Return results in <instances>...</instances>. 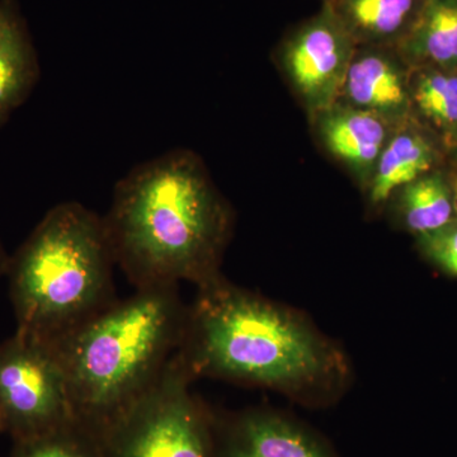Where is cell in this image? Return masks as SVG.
Instances as JSON below:
<instances>
[{
	"label": "cell",
	"mask_w": 457,
	"mask_h": 457,
	"mask_svg": "<svg viewBox=\"0 0 457 457\" xmlns=\"http://www.w3.org/2000/svg\"><path fill=\"white\" fill-rule=\"evenodd\" d=\"M102 219L114 263L135 290L180 281L201 287L220 278L231 212L192 150L132 168L114 186Z\"/></svg>",
	"instance_id": "cell-1"
},
{
	"label": "cell",
	"mask_w": 457,
	"mask_h": 457,
	"mask_svg": "<svg viewBox=\"0 0 457 457\" xmlns=\"http://www.w3.org/2000/svg\"><path fill=\"white\" fill-rule=\"evenodd\" d=\"M187 311L179 286L137 288L53 343L75 422L98 438L145 395L179 350Z\"/></svg>",
	"instance_id": "cell-2"
},
{
	"label": "cell",
	"mask_w": 457,
	"mask_h": 457,
	"mask_svg": "<svg viewBox=\"0 0 457 457\" xmlns=\"http://www.w3.org/2000/svg\"><path fill=\"white\" fill-rule=\"evenodd\" d=\"M104 219L82 204L54 206L9 258L16 332L55 343L114 300Z\"/></svg>",
	"instance_id": "cell-3"
},
{
	"label": "cell",
	"mask_w": 457,
	"mask_h": 457,
	"mask_svg": "<svg viewBox=\"0 0 457 457\" xmlns=\"http://www.w3.org/2000/svg\"><path fill=\"white\" fill-rule=\"evenodd\" d=\"M192 378L293 386L326 370L327 353L311 330L254 295L224 284L201 286L188 308L179 350Z\"/></svg>",
	"instance_id": "cell-4"
},
{
	"label": "cell",
	"mask_w": 457,
	"mask_h": 457,
	"mask_svg": "<svg viewBox=\"0 0 457 457\" xmlns=\"http://www.w3.org/2000/svg\"><path fill=\"white\" fill-rule=\"evenodd\" d=\"M179 352L154 386L98 436L104 457H212V417Z\"/></svg>",
	"instance_id": "cell-5"
},
{
	"label": "cell",
	"mask_w": 457,
	"mask_h": 457,
	"mask_svg": "<svg viewBox=\"0 0 457 457\" xmlns=\"http://www.w3.org/2000/svg\"><path fill=\"white\" fill-rule=\"evenodd\" d=\"M0 420L13 442L74 422L64 368L53 343L18 332L0 343Z\"/></svg>",
	"instance_id": "cell-6"
},
{
	"label": "cell",
	"mask_w": 457,
	"mask_h": 457,
	"mask_svg": "<svg viewBox=\"0 0 457 457\" xmlns=\"http://www.w3.org/2000/svg\"><path fill=\"white\" fill-rule=\"evenodd\" d=\"M356 49L326 4L281 42L279 65L309 116L339 101Z\"/></svg>",
	"instance_id": "cell-7"
},
{
	"label": "cell",
	"mask_w": 457,
	"mask_h": 457,
	"mask_svg": "<svg viewBox=\"0 0 457 457\" xmlns=\"http://www.w3.org/2000/svg\"><path fill=\"white\" fill-rule=\"evenodd\" d=\"M212 457H335L315 433L290 418L246 411L212 418Z\"/></svg>",
	"instance_id": "cell-8"
},
{
	"label": "cell",
	"mask_w": 457,
	"mask_h": 457,
	"mask_svg": "<svg viewBox=\"0 0 457 457\" xmlns=\"http://www.w3.org/2000/svg\"><path fill=\"white\" fill-rule=\"evenodd\" d=\"M409 75L395 47H357L338 102L400 125L411 119Z\"/></svg>",
	"instance_id": "cell-9"
},
{
	"label": "cell",
	"mask_w": 457,
	"mask_h": 457,
	"mask_svg": "<svg viewBox=\"0 0 457 457\" xmlns=\"http://www.w3.org/2000/svg\"><path fill=\"white\" fill-rule=\"evenodd\" d=\"M311 120L328 154L345 165L363 188H368L378 158L399 125L343 102L312 114Z\"/></svg>",
	"instance_id": "cell-10"
},
{
	"label": "cell",
	"mask_w": 457,
	"mask_h": 457,
	"mask_svg": "<svg viewBox=\"0 0 457 457\" xmlns=\"http://www.w3.org/2000/svg\"><path fill=\"white\" fill-rule=\"evenodd\" d=\"M40 78L37 53L17 0H0V128Z\"/></svg>",
	"instance_id": "cell-11"
},
{
	"label": "cell",
	"mask_w": 457,
	"mask_h": 457,
	"mask_svg": "<svg viewBox=\"0 0 457 457\" xmlns=\"http://www.w3.org/2000/svg\"><path fill=\"white\" fill-rule=\"evenodd\" d=\"M426 0H326L357 47H396L416 23Z\"/></svg>",
	"instance_id": "cell-12"
},
{
	"label": "cell",
	"mask_w": 457,
	"mask_h": 457,
	"mask_svg": "<svg viewBox=\"0 0 457 457\" xmlns=\"http://www.w3.org/2000/svg\"><path fill=\"white\" fill-rule=\"evenodd\" d=\"M411 119L400 123L387 141L370 180V201L374 204L389 200L395 192L433 170L437 152Z\"/></svg>",
	"instance_id": "cell-13"
},
{
	"label": "cell",
	"mask_w": 457,
	"mask_h": 457,
	"mask_svg": "<svg viewBox=\"0 0 457 457\" xmlns=\"http://www.w3.org/2000/svg\"><path fill=\"white\" fill-rule=\"evenodd\" d=\"M395 50L411 68L457 71V0H426L416 23Z\"/></svg>",
	"instance_id": "cell-14"
},
{
	"label": "cell",
	"mask_w": 457,
	"mask_h": 457,
	"mask_svg": "<svg viewBox=\"0 0 457 457\" xmlns=\"http://www.w3.org/2000/svg\"><path fill=\"white\" fill-rule=\"evenodd\" d=\"M398 192L400 212L417 236L437 230L455 218L453 185L438 171H429Z\"/></svg>",
	"instance_id": "cell-15"
},
{
	"label": "cell",
	"mask_w": 457,
	"mask_h": 457,
	"mask_svg": "<svg viewBox=\"0 0 457 457\" xmlns=\"http://www.w3.org/2000/svg\"><path fill=\"white\" fill-rule=\"evenodd\" d=\"M409 75L411 106L455 139L457 134V71L431 66L411 68Z\"/></svg>",
	"instance_id": "cell-16"
},
{
	"label": "cell",
	"mask_w": 457,
	"mask_h": 457,
	"mask_svg": "<svg viewBox=\"0 0 457 457\" xmlns=\"http://www.w3.org/2000/svg\"><path fill=\"white\" fill-rule=\"evenodd\" d=\"M11 457L104 456L98 438L74 420L46 435L13 442Z\"/></svg>",
	"instance_id": "cell-17"
},
{
	"label": "cell",
	"mask_w": 457,
	"mask_h": 457,
	"mask_svg": "<svg viewBox=\"0 0 457 457\" xmlns=\"http://www.w3.org/2000/svg\"><path fill=\"white\" fill-rule=\"evenodd\" d=\"M423 253L450 275L457 276V219L431 233L418 236Z\"/></svg>",
	"instance_id": "cell-18"
},
{
	"label": "cell",
	"mask_w": 457,
	"mask_h": 457,
	"mask_svg": "<svg viewBox=\"0 0 457 457\" xmlns=\"http://www.w3.org/2000/svg\"><path fill=\"white\" fill-rule=\"evenodd\" d=\"M9 258L7 253H5L4 248H3L2 243H0V276L5 275L7 273Z\"/></svg>",
	"instance_id": "cell-19"
},
{
	"label": "cell",
	"mask_w": 457,
	"mask_h": 457,
	"mask_svg": "<svg viewBox=\"0 0 457 457\" xmlns=\"http://www.w3.org/2000/svg\"><path fill=\"white\" fill-rule=\"evenodd\" d=\"M455 186H453V204H455V213H456V219H457V179L455 180Z\"/></svg>",
	"instance_id": "cell-20"
},
{
	"label": "cell",
	"mask_w": 457,
	"mask_h": 457,
	"mask_svg": "<svg viewBox=\"0 0 457 457\" xmlns=\"http://www.w3.org/2000/svg\"><path fill=\"white\" fill-rule=\"evenodd\" d=\"M0 433H4V432H3L2 420H0Z\"/></svg>",
	"instance_id": "cell-21"
},
{
	"label": "cell",
	"mask_w": 457,
	"mask_h": 457,
	"mask_svg": "<svg viewBox=\"0 0 457 457\" xmlns=\"http://www.w3.org/2000/svg\"><path fill=\"white\" fill-rule=\"evenodd\" d=\"M321 2H326V0H321Z\"/></svg>",
	"instance_id": "cell-22"
}]
</instances>
